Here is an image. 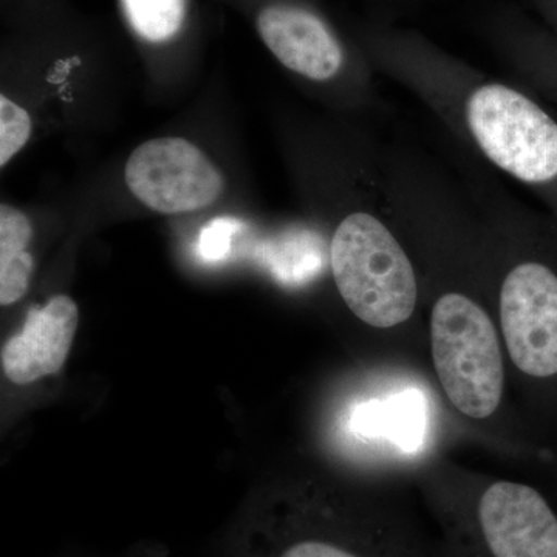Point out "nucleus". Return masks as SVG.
<instances>
[{"mask_svg":"<svg viewBox=\"0 0 557 557\" xmlns=\"http://www.w3.org/2000/svg\"><path fill=\"white\" fill-rule=\"evenodd\" d=\"M330 267L348 310L370 327H398L416 313V269L394 233L370 212L341 220L330 244Z\"/></svg>","mask_w":557,"mask_h":557,"instance_id":"nucleus-1","label":"nucleus"},{"mask_svg":"<svg viewBox=\"0 0 557 557\" xmlns=\"http://www.w3.org/2000/svg\"><path fill=\"white\" fill-rule=\"evenodd\" d=\"M498 317L508 357L533 391L545 426L557 434V240L508 270Z\"/></svg>","mask_w":557,"mask_h":557,"instance_id":"nucleus-2","label":"nucleus"},{"mask_svg":"<svg viewBox=\"0 0 557 557\" xmlns=\"http://www.w3.org/2000/svg\"><path fill=\"white\" fill-rule=\"evenodd\" d=\"M435 375L453 408L469 420H487L505 394L500 336L487 311L460 292L440 295L431 313Z\"/></svg>","mask_w":557,"mask_h":557,"instance_id":"nucleus-3","label":"nucleus"},{"mask_svg":"<svg viewBox=\"0 0 557 557\" xmlns=\"http://www.w3.org/2000/svg\"><path fill=\"white\" fill-rule=\"evenodd\" d=\"M469 520L474 557H557L556 509L527 483H490Z\"/></svg>","mask_w":557,"mask_h":557,"instance_id":"nucleus-4","label":"nucleus"},{"mask_svg":"<svg viewBox=\"0 0 557 557\" xmlns=\"http://www.w3.org/2000/svg\"><path fill=\"white\" fill-rule=\"evenodd\" d=\"M126 185L143 205L161 214L211 207L225 189L215 164L188 139L153 138L131 153Z\"/></svg>","mask_w":557,"mask_h":557,"instance_id":"nucleus-5","label":"nucleus"},{"mask_svg":"<svg viewBox=\"0 0 557 557\" xmlns=\"http://www.w3.org/2000/svg\"><path fill=\"white\" fill-rule=\"evenodd\" d=\"M79 324L75 300L60 295L28 311L24 327L2 348V368L11 383H35L60 372Z\"/></svg>","mask_w":557,"mask_h":557,"instance_id":"nucleus-6","label":"nucleus"},{"mask_svg":"<svg viewBox=\"0 0 557 557\" xmlns=\"http://www.w3.org/2000/svg\"><path fill=\"white\" fill-rule=\"evenodd\" d=\"M258 30L282 65L311 81H329L343 67L338 40L317 14L292 5L260 11Z\"/></svg>","mask_w":557,"mask_h":557,"instance_id":"nucleus-7","label":"nucleus"},{"mask_svg":"<svg viewBox=\"0 0 557 557\" xmlns=\"http://www.w3.org/2000/svg\"><path fill=\"white\" fill-rule=\"evenodd\" d=\"M32 222L20 209L0 207V304L13 306L30 287L35 259L28 252Z\"/></svg>","mask_w":557,"mask_h":557,"instance_id":"nucleus-8","label":"nucleus"},{"mask_svg":"<svg viewBox=\"0 0 557 557\" xmlns=\"http://www.w3.org/2000/svg\"><path fill=\"white\" fill-rule=\"evenodd\" d=\"M278 557H420V553L408 531L398 523L362 544L302 539L289 544Z\"/></svg>","mask_w":557,"mask_h":557,"instance_id":"nucleus-9","label":"nucleus"},{"mask_svg":"<svg viewBox=\"0 0 557 557\" xmlns=\"http://www.w3.org/2000/svg\"><path fill=\"white\" fill-rule=\"evenodd\" d=\"M137 35L149 42H166L185 22L188 0H121Z\"/></svg>","mask_w":557,"mask_h":557,"instance_id":"nucleus-10","label":"nucleus"},{"mask_svg":"<svg viewBox=\"0 0 557 557\" xmlns=\"http://www.w3.org/2000/svg\"><path fill=\"white\" fill-rule=\"evenodd\" d=\"M33 123L27 110L11 101L5 95L0 97V166L10 160L32 137Z\"/></svg>","mask_w":557,"mask_h":557,"instance_id":"nucleus-11","label":"nucleus"},{"mask_svg":"<svg viewBox=\"0 0 557 557\" xmlns=\"http://www.w3.org/2000/svg\"><path fill=\"white\" fill-rule=\"evenodd\" d=\"M240 231V220L231 218L212 220L209 225L201 230L199 245H197L200 258L205 262L211 263L228 259L233 242Z\"/></svg>","mask_w":557,"mask_h":557,"instance_id":"nucleus-12","label":"nucleus"}]
</instances>
